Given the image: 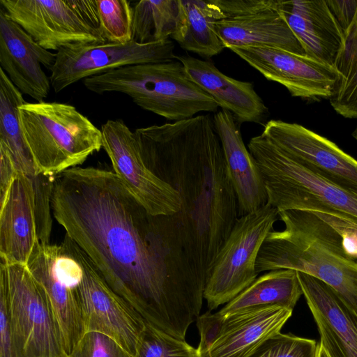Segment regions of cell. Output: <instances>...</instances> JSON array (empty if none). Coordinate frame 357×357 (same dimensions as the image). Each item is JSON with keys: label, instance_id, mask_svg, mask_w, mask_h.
I'll return each mask as SVG.
<instances>
[{"label": "cell", "instance_id": "cell-10", "mask_svg": "<svg viewBox=\"0 0 357 357\" xmlns=\"http://www.w3.org/2000/svg\"><path fill=\"white\" fill-rule=\"evenodd\" d=\"M61 244L81 268L77 291L85 333L107 335L135 356L145 321L110 288L91 259L66 234Z\"/></svg>", "mask_w": 357, "mask_h": 357}, {"label": "cell", "instance_id": "cell-5", "mask_svg": "<svg viewBox=\"0 0 357 357\" xmlns=\"http://www.w3.org/2000/svg\"><path fill=\"white\" fill-rule=\"evenodd\" d=\"M248 147L263 178L267 203L278 212H318L357 226V195L310 172L262 134L252 137Z\"/></svg>", "mask_w": 357, "mask_h": 357}, {"label": "cell", "instance_id": "cell-14", "mask_svg": "<svg viewBox=\"0 0 357 357\" xmlns=\"http://www.w3.org/2000/svg\"><path fill=\"white\" fill-rule=\"evenodd\" d=\"M261 134L310 172L357 195V160L333 142L281 120L268 121Z\"/></svg>", "mask_w": 357, "mask_h": 357}, {"label": "cell", "instance_id": "cell-23", "mask_svg": "<svg viewBox=\"0 0 357 357\" xmlns=\"http://www.w3.org/2000/svg\"><path fill=\"white\" fill-rule=\"evenodd\" d=\"M215 28L227 48L232 46H266L306 54L278 10L224 19L218 21Z\"/></svg>", "mask_w": 357, "mask_h": 357}, {"label": "cell", "instance_id": "cell-18", "mask_svg": "<svg viewBox=\"0 0 357 357\" xmlns=\"http://www.w3.org/2000/svg\"><path fill=\"white\" fill-rule=\"evenodd\" d=\"M40 243L32 178L18 172L0 201V258L26 265Z\"/></svg>", "mask_w": 357, "mask_h": 357}, {"label": "cell", "instance_id": "cell-13", "mask_svg": "<svg viewBox=\"0 0 357 357\" xmlns=\"http://www.w3.org/2000/svg\"><path fill=\"white\" fill-rule=\"evenodd\" d=\"M26 266L48 296L70 356L85 334L77 291L80 266L62 244L50 243H38Z\"/></svg>", "mask_w": 357, "mask_h": 357}, {"label": "cell", "instance_id": "cell-30", "mask_svg": "<svg viewBox=\"0 0 357 357\" xmlns=\"http://www.w3.org/2000/svg\"><path fill=\"white\" fill-rule=\"evenodd\" d=\"M135 357H199L197 349L146 323Z\"/></svg>", "mask_w": 357, "mask_h": 357}, {"label": "cell", "instance_id": "cell-27", "mask_svg": "<svg viewBox=\"0 0 357 357\" xmlns=\"http://www.w3.org/2000/svg\"><path fill=\"white\" fill-rule=\"evenodd\" d=\"M334 68L338 74L333 96L329 99L334 110L347 119H357V10L344 31V43Z\"/></svg>", "mask_w": 357, "mask_h": 357}, {"label": "cell", "instance_id": "cell-2", "mask_svg": "<svg viewBox=\"0 0 357 357\" xmlns=\"http://www.w3.org/2000/svg\"><path fill=\"white\" fill-rule=\"evenodd\" d=\"M134 134L149 167L180 195L181 207L175 216L189 255L206 283L217 254L238 218L213 118L195 116L137 128Z\"/></svg>", "mask_w": 357, "mask_h": 357}, {"label": "cell", "instance_id": "cell-8", "mask_svg": "<svg viewBox=\"0 0 357 357\" xmlns=\"http://www.w3.org/2000/svg\"><path fill=\"white\" fill-rule=\"evenodd\" d=\"M1 8L47 50L107 43L96 0H0Z\"/></svg>", "mask_w": 357, "mask_h": 357}, {"label": "cell", "instance_id": "cell-6", "mask_svg": "<svg viewBox=\"0 0 357 357\" xmlns=\"http://www.w3.org/2000/svg\"><path fill=\"white\" fill-rule=\"evenodd\" d=\"M23 131L40 174L55 176L82 164L102 148V135L70 105L25 102L19 107Z\"/></svg>", "mask_w": 357, "mask_h": 357}, {"label": "cell", "instance_id": "cell-32", "mask_svg": "<svg viewBox=\"0 0 357 357\" xmlns=\"http://www.w3.org/2000/svg\"><path fill=\"white\" fill-rule=\"evenodd\" d=\"M70 357H135L114 340L100 333L87 332Z\"/></svg>", "mask_w": 357, "mask_h": 357}, {"label": "cell", "instance_id": "cell-9", "mask_svg": "<svg viewBox=\"0 0 357 357\" xmlns=\"http://www.w3.org/2000/svg\"><path fill=\"white\" fill-rule=\"evenodd\" d=\"M278 218V211L268 203L238 217L217 254L204 287L210 310L229 303L256 280L258 253Z\"/></svg>", "mask_w": 357, "mask_h": 357}, {"label": "cell", "instance_id": "cell-29", "mask_svg": "<svg viewBox=\"0 0 357 357\" xmlns=\"http://www.w3.org/2000/svg\"><path fill=\"white\" fill-rule=\"evenodd\" d=\"M100 26L107 43L132 40L133 8L127 0H96Z\"/></svg>", "mask_w": 357, "mask_h": 357}, {"label": "cell", "instance_id": "cell-19", "mask_svg": "<svg viewBox=\"0 0 357 357\" xmlns=\"http://www.w3.org/2000/svg\"><path fill=\"white\" fill-rule=\"evenodd\" d=\"M278 11L305 54L334 67L344 31L326 1L279 0Z\"/></svg>", "mask_w": 357, "mask_h": 357}, {"label": "cell", "instance_id": "cell-31", "mask_svg": "<svg viewBox=\"0 0 357 357\" xmlns=\"http://www.w3.org/2000/svg\"><path fill=\"white\" fill-rule=\"evenodd\" d=\"M317 348L314 340L279 333L266 340L248 357H316Z\"/></svg>", "mask_w": 357, "mask_h": 357}, {"label": "cell", "instance_id": "cell-11", "mask_svg": "<svg viewBox=\"0 0 357 357\" xmlns=\"http://www.w3.org/2000/svg\"><path fill=\"white\" fill-rule=\"evenodd\" d=\"M102 148L114 172L153 215H174L180 211L178 192L159 177L144 159L134 132L122 120H108L100 128Z\"/></svg>", "mask_w": 357, "mask_h": 357}, {"label": "cell", "instance_id": "cell-28", "mask_svg": "<svg viewBox=\"0 0 357 357\" xmlns=\"http://www.w3.org/2000/svg\"><path fill=\"white\" fill-rule=\"evenodd\" d=\"M178 15V0H141L133 7L132 40L148 44L169 39Z\"/></svg>", "mask_w": 357, "mask_h": 357}, {"label": "cell", "instance_id": "cell-12", "mask_svg": "<svg viewBox=\"0 0 357 357\" xmlns=\"http://www.w3.org/2000/svg\"><path fill=\"white\" fill-rule=\"evenodd\" d=\"M174 45L169 40L140 44L105 43L61 48L50 69L51 86L56 93L79 80L122 67L161 63L175 59Z\"/></svg>", "mask_w": 357, "mask_h": 357}, {"label": "cell", "instance_id": "cell-33", "mask_svg": "<svg viewBox=\"0 0 357 357\" xmlns=\"http://www.w3.org/2000/svg\"><path fill=\"white\" fill-rule=\"evenodd\" d=\"M225 19L278 10L279 0H215Z\"/></svg>", "mask_w": 357, "mask_h": 357}, {"label": "cell", "instance_id": "cell-16", "mask_svg": "<svg viewBox=\"0 0 357 357\" xmlns=\"http://www.w3.org/2000/svg\"><path fill=\"white\" fill-rule=\"evenodd\" d=\"M56 53L43 48L18 24L0 9V66L9 79L22 92L44 102L51 82L41 65L50 69Z\"/></svg>", "mask_w": 357, "mask_h": 357}, {"label": "cell", "instance_id": "cell-15", "mask_svg": "<svg viewBox=\"0 0 357 357\" xmlns=\"http://www.w3.org/2000/svg\"><path fill=\"white\" fill-rule=\"evenodd\" d=\"M228 49L268 80L283 85L294 97L319 100L333 96L338 79L335 68L307 54L266 46Z\"/></svg>", "mask_w": 357, "mask_h": 357}, {"label": "cell", "instance_id": "cell-37", "mask_svg": "<svg viewBox=\"0 0 357 357\" xmlns=\"http://www.w3.org/2000/svg\"><path fill=\"white\" fill-rule=\"evenodd\" d=\"M18 172L7 150L0 145V201L8 193Z\"/></svg>", "mask_w": 357, "mask_h": 357}, {"label": "cell", "instance_id": "cell-17", "mask_svg": "<svg viewBox=\"0 0 357 357\" xmlns=\"http://www.w3.org/2000/svg\"><path fill=\"white\" fill-rule=\"evenodd\" d=\"M303 296L329 357H357V316L321 280L296 271Z\"/></svg>", "mask_w": 357, "mask_h": 357}, {"label": "cell", "instance_id": "cell-3", "mask_svg": "<svg viewBox=\"0 0 357 357\" xmlns=\"http://www.w3.org/2000/svg\"><path fill=\"white\" fill-rule=\"evenodd\" d=\"M282 231L271 230L256 261V271L291 269L331 287L357 316V260L346 253L342 237L326 214L300 210L278 212Z\"/></svg>", "mask_w": 357, "mask_h": 357}, {"label": "cell", "instance_id": "cell-34", "mask_svg": "<svg viewBox=\"0 0 357 357\" xmlns=\"http://www.w3.org/2000/svg\"><path fill=\"white\" fill-rule=\"evenodd\" d=\"M224 318L219 312L211 313L210 311L197 317L196 321L200 335V342L197 350L199 357L210 349L218 337Z\"/></svg>", "mask_w": 357, "mask_h": 357}, {"label": "cell", "instance_id": "cell-36", "mask_svg": "<svg viewBox=\"0 0 357 357\" xmlns=\"http://www.w3.org/2000/svg\"><path fill=\"white\" fill-rule=\"evenodd\" d=\"M343 31L351 24L357 10V0H326Z\"/></svg>", "mask_w": 357, "mask_h": 357}, {"label": "cell", "instance_id": "cell-7", "mask_svg": "<svg viewBox=\"0 0 357 357\" xmlns=\"http://www.w3.org/2000/svg\"><path fill=\"white\" fill-rule=\"evenodd\" d=\"M17 357H70L48 296L27 266L0 262Z\"/></svg>", "mask_w": 357, "mask_h": 357}, {"label": "cell", "instance_id": "cell-1", "mask_svg": "<svg viewBox=\"0 0 357 357\" xmlns=\"http://www.w3.org/2000/svg\"><path fill=\"white\" fill-rule=\"evenodd\" d=\"M53 216L110 288L146 323L185 340L206 282L174 215H153L114 172L75 167L54 176Z\"/></svg>", "mask_w": 357, "mask_h": 357}, {"label": "cell", "instance_id": "cell-22", "mask_svg": "<svg viewBox=\"0 0 357 357\" xmlns=\"http://www.w3.org/2000/svg\"><path fill=\"white\" fill-rule=\"evenodd\" d=\"M190 79L211 96L222 109L233 113L238 123H259L267 112L252 84L229 77L213 63L190 56H176Z\"/></svg>", "mask_w": 357, "mask_h": 357}, {"label": "cell", "instance_id": "cell-24", "mask_svg": "<svg viewBox=\"0 0 357 357\" xmlns=\"http://www.w3.org/2000/svg\"><path fill=\"white\" fill-rule=\"evenodd\" d=\"M225 19L215 0H178V15L172 38L184 50L211 58L225 48L215 25Z\"/></svg>", "mask_w": 357, "mask_h": 357}, {"label": "cell", "instance_id": "cell-38", "mask_svg": "<svg viewBox=\"0 0 357 357\" xmlns=\"http://www.w3.org/2000/svg\"><path fill=\"white\" fill-rule=\"evenodd\" d=\"M316 357H329L324 347L320 342L318 343V348Z\"/></svg>", "mask_w": 357, "mask_h": 357}, {"label": "cell", "instance_id": "cell-21", "mask_svg": "<svg viewBox=\"0 0 357 357\" xmlns=\"http://www.w3.org/2000/svg\"><path fill=\"white\" fill-rule=\"evenodd\" d=\"M213 121L236 196L240 217L265 206L268 202L267 192L259 168L244 144L231 113L222 109L215 114Z\"/></svg>", "mask_w": 357, "mask_h": 357}, {"label": "cell", "instance_id": "cell-25", "mask_svg": "<svg viewBox=\"0 0 357 357\" xmlns=\"http://www.w3.org/2000/svg\"><path fill=\"white\" fill-rule=\"evenodd\" d=\"M25 102L22 92L0 68V145L8 152L17 172L32 178L40 172L20 120L19 107Z\"/></svg>", "mask_w": 357, "mask_h": 357}, {"label": "cell", "instance_id": "cell-20", "mask_svg": "<svg viewBox=\"0 0 357 357\" xmlns=\"http://www.w3.org/2000/svg\"><path fill=\"white\" fill-rule=\"evenodd\" d=\"M293 310L256 307L225 316L220 333L201 357H248L270 337L280 333Z\"/></svg>", "mask_w": 357, "mask_h": 357}, {"label": "cell", "instance_id": "cell-39", "mask_svg": "<svg viewBox=\"0 0 357 357\" xmlns=\"http://www.w3.org/2000/svg\"><path fill=\"white\" fill-rule=\"evenodd\" d=\"M353 137L357 141V127L355 128V130L352 132Z\"/></svg>", "mask_w": 357, "mask_h": 357}, {"label": "cell", "instance_id": "cell-4", "mask_svg": "<svg viewBox=\"0 0 357 357\" xmlns=\"http://www.w3.org/2000/svg\"><path fill=\"white\" fill-rule=\"evenodd\" d=\"M97 94L118 92L142 109L168 120L190 119L216 112L218 105L188 76L179 61L128 66L83 80Z\"/></svg>", "mask_w": 357, "mask_h": 357}, {"label": "cell", "instance_id": "cell-35", "mask_svg": "<svg viewBox=\"0 0 357 357\" xmlns=\"http://www.w3.org/2000/svg\"><path fill=\"white\" fill-rule=\"evenodd\" d=\"M0 357H17L6 300L0 291Z\"/></svg>", "mask_w": 357, "mask_h": 357}, {"label": "cell", "instance_id": "cell-26", "mask_svg": "<svg viewBox=\"0 0 357 357\" xmlns=\"http://www.w3.org/2000/svg\"><path fill=\"white\" fill-rule=\"evenodd\" d=\"M301 295L303 290L296 271H271L257 277L218 312L225 317L256 307L278 305L293 310Z\"/></svg>", "mask_w": 357, "mask_h": 357}]
</instances>
